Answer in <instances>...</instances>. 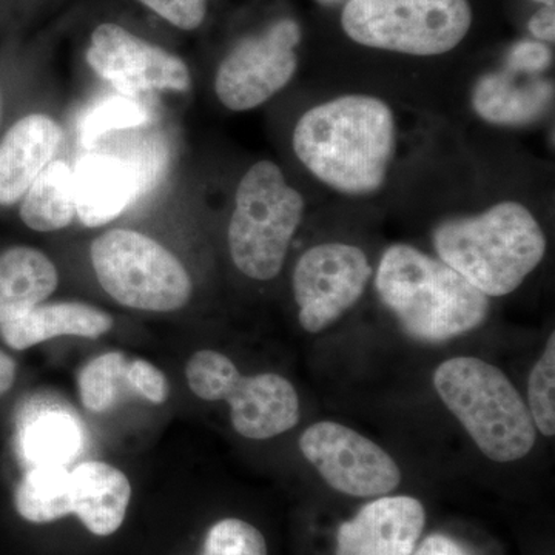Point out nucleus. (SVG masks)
<instances>
[{"label":"nucleus","mask_w":555,"mask_h":555,"mask_svg":"<svg viewBox=\"0 0 555 555\" xmlns=\"http://www.w3.org/2000/svg\"><path fill=\"white\" fill-rule=\"evenodd\" d=\"M397 145V122L385 101L346 94L321 102L299 118L294 152L327 188L366 196L385 185Z\"/></svg>","instance_id":"obj_1"},{"label":"nucleus","mask_w":555,"mask_h":555,"mask_svg":"<svg viewBox=\"0 0 555 555\" xmlns=\"http://www.w3.org/2000/svg\"><path fill=\"white\" fill-rule=\"evenodd\" d=\"M434 246L441 261L486 297H505L542 262L547 241L528 207L502 201L481 214L441 222Z\"/></svg>","instance_id":"obj_2"},{"label":"nucleus","mask_w":555,"mask_h":555,"mask_svg":"<svg viewBox=\"0 0 555 555\" xmlns=\"http://www.w3.org/2000/svg\"><path fill=\"white\" fill-rule=\"evenodd\" d=\"M375 286L412 338L448 341L485 323L489 299L447 262L408 244L387 248Z\"/></svg>","instance_id":"obj_3"},{"label":"nucleus","mask_w":555,"mask_h":555,"mask_svg":"<svg viewBox=\"0 0 555 555\" xmlns=\"http://www.w3.org/2000/svg\"><path fill=\"white\" fill-rule=\"evenodd\" d=\"M434 386L481 454L492 462H516L534 448L531 412L500 369L480 358H451L437 367Z\"/></svg>","instance_id":"obj_4"},{"label":"nucleus","mask_w":555,"mask_h":555,"mask_svg":"<svg viewBox=\"0 0 555 555\" xmlns=\"http://www.w3.org/2000/svg\"><path fill=\"white\" fill-rule=\"evenodd\" d=\"M301 193L272 160H259L240 181L229 224V247L241 273L273 280L305 217Z\"/></svg>","instance_id":"obj_5"},{"label":"nucleus","mask_w":555,"mask_h":555,"mask_svg":"<svg viewBox=\"0 0 555 555\" xmlns=\"http://www.w3.org/2000/svg\"><path fill=\"white\" fill-rule=\"evenodd\" d=\"M473 25L467 0H350L341 27L353 42L409 56H440Z\"/></svg>","instance_id":"obj_6"},{"label":"nucleus","mask_w":555,"mask_h":555,"mask_svg":"<svg viewBox=\"0 0 555 555\" xmlns=\"http://www.w3.org/2000/svg\"><path fill=\"white\" fill-rule=\"evenodd\" d=\"M90 255L101 287L126 308L175 312L192 297V278L182 262L144 233L109 230L93 241Z\"/></svg>","instance_id":"obj_7"},{"label":"nucleus","mask_w":555,"mask_h":555,"mask_svg":"<svg viewBox=\"0 0 555 555\" xmlns=\"http://www.w3.org/2000/svg\"><path fill=\"white\" fill-rule=\"evenodd\" d=\"M185 377L201 400L228 401L233 427L248 440H269L299 422L297 390L281 375L244 377L229 357L199 350L190 357Z\"/></svg>","instance_id":"obj_8"},{"label":"nucleus","mask_w":555,"mask_h":555,"mask_svg":"<svg viewBox=\"0 0 555 555\" xmlns=\"http://www.w3.org/2000/svg\"><path fill=\"white\" fill-rule=\"evenodd\" d=\"M299 42L301 27L294 20L273 22L259 35L240 40L219 65L218 100L232 112H247L272 100L297 73Z\"/></svg>","instance_id":"obj_9"},{"label":"nucleus","mask_w":555,"mask_h":555,"mask_svg":"<svg viewBox=\"0 0 555 555\" xmlns=\"http://www.w3.org/2000/svg\"><path fill=\"white\" fill-rule=\"evenodd\" d=\"M371 276V264L360 247L346 243L310 247L294 270L301 327L318 334L334 324L363 297Z\"/></svg>","instance_id":"obj_10"},{"label":"nucleus","mask_w":555,"mask_h":555,"mask_svg":"<svg viewBox=\"0 0 555 555\" xmlns=\"http://www.w3.org/2000/svg\"><path fill=\"white\" fill-rule=\"evenodd\" d=\"M302 455L335 491L352 496L389 494L401 481L400 467L374 441L335 422H318L299 438Z\"/></svg>","instance_id":"obj_11"},{"label":"nucleus","mask_w":555,"mask_h":555,"mask_svg":"<svg viewBox=\"0 0 555 555\" xmlns=\"http://www.w3.org/2000/svg\"><path fill=\"white\" fill-rule=\"evenodd\" d=\"M87 62L126 96L152 90L188 91L185 62L116 24H101L91 35Z\"/></svg>","instance_id":"obj_12"},{"label":"nucleus","mask_w":555,"mask_h":555,"mask_svg":"<svg viewBox=\"0 0 555 555\" xmlns=\"http://www.w3.org/2000/svg\"><path fill=\"white\" fill-rule=\"evenodd\" d=\"M425 521L414 496H382L339 526L335 555H412Z\"/></svg>","instance_id":"obj_13"},{"label":"nucleus","mask_w":555,"mask_h":555,"mask_svg":"<svg viewBox=\"0 0 555 555\" xmlns=\"http://www.w3.org/2000/svg\"><path fill=\"white\" fill-rule=\"evenodd\" d=\"M62 130L50 116H25L0 142V204L10 206L24 198L40 171L53 160Z\"/></svg>","instance_id":"obj_14"},{"label":"nucleus","mask_w":555,"mask_h":555,"mask_svg":"<svg viewBox=\"0 0 555 555\" xmlns=\"http://www.w3.org/2000/svg\"><path fill=\"white\" fill-rule=\"evenodd\" d=\"M113 327L104 310L83 302H51L14 313L0 321L3 341L16 350L57 337L100 338Z\"/></svg>","instance_id":"obj_15"},{"label":"nucleus","mask_w":555,"mask_h":555,"mask_svg":"<svg viewBox=\"0 0 555 555\" xmlns=\"http://www.w3.org/2000/svg\"><path fill=\"white\" fill-rule=\"evenodd\" d=\"M131 499L126 474L104 462H83L72 473L73 514L91 534H115L124 524Z\"/></svg>","instance_id":"obj_16"},{"label":"nucleus","mask_w":555,"mask_h":555,"mask_svg":"<svg viewBox=\"0 0 555 555\" xmlns=\"http://www.w3.org/2000/svg\"><path fill=\"white\" fill-rule=\"evenodd\" d=\"M73 177L76 215L87 228H100L119 217L137 189L129 166L107 155H89L80 159Z\"/></svg>","instance_id":"obj_17"},{"label":"nucleus","mask_w":555,"mask_h":555,"mask_svg":"<svg viewBox=\"0 0 555 555\" xmlns=\"http://www.w3.org/2000/svg\"><path fill=\"white\" fill-rule=\"evenodd\" d=\"M554 98L550 80L517 82L513 73H491L478 80L473 105L481 119L499 126H525L542 118Z\"/></svg>","instance_id":"obj_18"},{"label":"nucleus","mask_w":555,"mask_h":555,"mask_svg":"<svg viewBox=\"0 0 555 555\" xmlns=\"http://www.w3.org/2000/svg\"><path fill=\"white\" fill-rule=\"evenodd\" d=\"M57 283V270L42 251L10 248L0 255V321L46 301Z\"/></svg>","instance_id":"obj_19"},{"label":"nucleus","mask_w":555,"mask_h":555,"mask_svg":"<svg viewBox=\"0 0 555 555\" xmlns=\"http://www.w3.org/2000/svg\"><path fill=\"white\" fill-rule=\"evenodd\" d=\"M76 217L75 177L68 164L51 160L25 193L21 218L36 232H54Z\"/></svg>","instance_id":"obj_20"},{"label":"nucleus","mask_w":555,"mask_h":555,"mask_svg":"<svg viewBox=\"0 0 555 555\" xmlns=\"http://www.w3.org/2000/svg\"><path fill=\"white\" fill-rule=\"evenodd\" d=\"M82 444L78 422L60 409H42L21 430L22 454L35 466H65Z\"/></svg>","instance_id":"obj_21"},{"label":"nucleus","mask_w":555,"mask_h":555,"mask_svg":"<svg viewBox=\"0 0 555 555\" xmlns=\"http://www.w3.org/2000/svg\"><path fill=\"white\" fill-rule=\"evenodd\" d=\"M14 505L31 524H51L73 514L72 473L65 466H35L25 474Z\"/></svg>","instance_id":"obj_22"},{"label":"nucleus","mask_w":555,"mask_h":555,"mask_svg":"<svg viewBox=\"0 0 555 555\" xmlns=\"http://www.w3.org/2000/svg\"><path fill=\"white\" fill-rule=\"evenodd\" d=\"M127 366L124 353L108 352L94 358L80 371L79 396L87 411L102 414L115 406L120 386L127 382Z\"/></svg>","instance_id":"obj_23"},{"label":"nucleus","mask_w":555,"mask_h":555,"mask_svg":"<svg viewBox=\"0 0 555 555\" xmlns=\"http://www.w3.org/2000/svg\"><path fill=\"white\" fill-rule=\"evenodd\" d=\"M529 412L535 429L545 437L555 434V335L547 339L545 352L529 375Z\"/></svg>","instance_id":"obj_24"},{"label":"nucleus","mask_w":555,"mask_h":555,"mask_svg":"<svg viewBox=\"0 0 555 555\" xmlns=\"http://www.w3.org/2000/svg\"><path fill=\"white\" fill-rule=\"evenodd\" d=\"M203 555H268V545L255 526L224 518L208 531Z\"/></svg>","instance_id":"obj_25"},{"label":"nucleus","mask_w":555,"mask_h":555,"mask_svg":"<svg viewBox=\"0 0 555 555\" xmlns=\"http://www.w3.org/2000/svg\"><path fill=\"white\" fill-rule=\"evenodd\" d=\"M147 113L131 98H112L87 116L82 126L83 144H91L107 131L126 129L145 122Z\"/></svg>","instance_id":"obj_26"},{"label":"nucleus","mask_w":555,"mask_h":555,"mask_svg":"<svg viewBox=\"0 0 555 555\" xmlns=\"http://www.w3.org/2000/svg\"><path fill=\"white\" fill-rule=\"evenodd\" d=\"M181 30H196L207 14V0H139Z\"/></svg>","instance_id":"obj_27"},{"label":"nucleus","mask_w":555,"mask_h":555,"mask_svg":"<svg viewBox=\"0 0 555 555\" xmlns=\"http://www.w3.org/2000/svg\"><path fill=\"white\" fill-rule=\"evenodd\" d=\"M127 382L134 390L155 404L166 403L169 398V382L158 367L145 360L130 361Z\"/></svg>","instance_id":"obj_28"},{"label":"nucleus","mask_w":555,"mask_h":555,"mask_svg":"<svg viewBox=\"0 0 555 555\" xmlns=\"http://www.w3.org/2000/svg\"><path fill=\"white\" fill-rule=\"evenodd\" d=\"M507 68L511 73H540L550 67V49L543 43L521 40L507 53Z\"/></svg>","instance_id":"obj_29"},{"label":"nucleus","mask_w":555,"mask_h":555,"mask_svg":"<svg viewBox=\"0 0 555 555\" xmlns=\"http://www.w3.org/2000/svg\"><path fill=\"white\" fill-rule=\"evenodd\" d=\"M412 555H467L455 540L447 535L436 534L427 537L425 542Z\"/></svg>","instance_id":"obj_30"},{"label":"nucleus","mask_w":555,"mask_h":555,"mask_svg":"<svg viewBox=\"0 0 555 555\" xmlns=\"http://www.w3.org/2000/svg\"><path fill=\"white\" fill-rule=\"evenodd\" d=\"M529 31L534 38L554 42L555 39V13L551 7H543L537 11L528 24Z\"/></svg>","instance_id":"obj_31"},{"label":"nucleus","mask_w":555,"mask_h":555,"mask_svg":"<svg viewBox=\"0 0 555 555\" xmlns=\"http://www.w3.org/2000/svg\"><path fill=\"white\" fill-rule=\"evenodd\" d=\"M16 378V363L3 350H0V396L9 392Z\"/></svg>","instance_id":"obj_32"},{"label":"nucleus","mask_w":555,"mask_h":555,"mask_svg":"<svg viewBox=\"0 0 555 555\" xmlns=\"http://www.w3.org/2000/svg\"><path fill=\"white\" fill-rule=\"evenodd\" d=\"M318 2L323 3V5L334 7L339 5V3L350 2V0H318Z\"/></svg>","instance_id":"obj_33"},{"label":"nucleus","mask_w":555,"mask_h":555,"mask_svg":"<svg viewBox=\"0 0 555 555\" xmlns=\"http://www.w3.org/2000/svg\"><path fill=\"white\" fill-rule=\"evenodd\" d=\"M534 2L542 3L543 7H551V9H554L555 0H534Z\"/></svg>","instance_id":"obj_34"}]
</instances>
